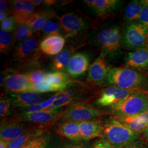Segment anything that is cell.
<instances>
[{"label":"cell","mask_w":148,"mask_h":148,"mask_svg":"<svg viewBox=\"0 0 148 148\" xmlns=\"http://www.w3.org/2000/svg\"><path fill=\"white\" fill-rule=\"evenodd\" d=\"M32 1V3L34 4V5H35V7L40 5L43 2V1H41V0H37V1L36 0V1Z\"/></svg>","instance_id":"obj_46"},{"label":"cell","mask_w":148,"mask_h":148,"mask_svg":"<svg viewBox=\"0 0 148 148\" xmlns=\"http://www.w3.org/2000/svg\"><path fill=\"white\" fill-rule=\"evenodd\" d=\"M85 3L100 16H106L116 10L122 3L117 0H86Z\"/></svg>","instance_id":"obj_19"},{"label":"cell","mask_w":148,"mask_h":148,"mask_svg":"<svg viewBox=\"0 0 148 148\" xmlns=\"http://www.w3.org/2000/svg\"><path fill=\"white\" fill-rule=\"evenodd\" d=\"M102 111L86 103H76L72 104L63 116L64 121L82 122L95 120L100 116Z\"/></svg>","instance_id":"obj_6"},{"label":"cell","mask_w":148,"mask_h":148,"mask_svg":"<svg viewBox=\"0 0 148 148\" xmlns=\"http://www.w3.org/2000/svg\"><path fill=\"white\" fill-rule=\"evenodd\" d=\"M66 148H85V147L79 144H74V145H69Z\"/></svg>","instance_id":"obj_45"},{"label":"cell","mask_w":148,"mask_h":148,"mask_svg":"<svg viewBox=\"0 0 148 148\" xmlns=\"http://www.w3.org/2000/svg\"><path fill=\"white\" fill-rule=\"evenodd\" d=\"M17 23L13 16L7 17L1 23V29L7 32H13L16 30L17 26Z\"/></svg>","instance_id":"obj_35"},{"label":"cell","mask_w":148,"mask_h":148,"mask_svg":"<svg viewBox=\"0 0 148 148\" xmlns=\"http://www.w3.org/2000/svg\"><path fill=\"white\" fill-rule=\"evenodd\" d=\"M45 81L54 86L59 92L65 90L71 82L69 75L62 71L47 73Z\"/></svg>","instance_id":"obj_23"},{"label":"cell","mask_w":148,"mask_h":148,"mask_svg":"<svg viewBox=\"0 0 148 148\" xmlns=\"http://www.w3.org/2000/svg\"><path fill=\"white\" fill-rule=\"evenodd\" d=\"M108 82L119 88L131 90L141 86L145 81V76L137 71L127 68L116 67L110 69Z\"/></svg>","instance_id":"obj_2"},{"label":"cell","mask_w":148,"mask_h":148,"mask_svg":"<svg viewBox=\"0 0 148 148\" xmlns=\"http://www.w3.org/2000/svg\"><path fill=\"white\" fill-rule=\"evenodd\" d=\"M82 139L88 140L103 136V126L97 120L79 122Z\"/></svg>","instance_id":"obj_20"},{"label":"cell","mask_w":148,"mask_h":148,"mask_svg":"<svg viewBox=\"0 0 148 148\" xmlns=\"http://www.w3.org/2000/svg\"><path fill=\"white\" fill-rule=\"evenodd\" d=\"M143 5L139 1H131L126 7L123 12V20L126 23L138 21L142 10Z\"/></svg>","instance_id":"obj_26"},{"label":"cell","mask_w":148,"mask_h":148,"mask_svg":"<svg viewBox=\"0 0 148 148\" xmlns=\"http://www.w3.org/2000/svg\"><path fill=\"white\" fill-rule=\"evenodd\" d=\"M8 13H4V12H1L0 13V21L1 22L4 21L7 17Z\"/></svg>","instance_id":"obj_43"},{"label":"cell","mask_w":148,"mask_h":148,"mask_svg":"<svg viewBox=\"0 0 148 148\" xmlns=\"http://www.w3.org/2000/svg\"><path fill=\"white\" fill-rule=\"evenodd\" d=\"M145 48L148 50V36L147 37V42H146V46H145Z\"/></svg>","instance_id":"obj_50"},{"label":"cell","mask_w":148,"mask_h":148,"mask_svg":"<svg viewBox=\"0 0 148 148\" xmlns=\"http://www.w3.org/2000/svg\"><path fill=\"white\" fill-rule=\"evenodd\" d=\"M126 127L134 132H144L148 127V112L130 115L117 116L114 117Z\"/></svg>","instance_id":"obj_15"},{"label":"cell","mask_w":148,"mask_h":148,"mask_svg":"<svg viewBox=\"0 0 148 148\" xmlns=\"http://www.w3.org/2000/svg\"><path fill=\"white\" fill-rule=\"evenodd\" d=\"M34 30L28 24H23L18 25L14 35L16 41L18 44L24 42L32 38L34 35Z\"/></svg>","instance_id":"obj_30"},{"label":"cell","mask_w":148,"mask_h":148,"mask_svg":"<svg viewBox=\"0 0 148 148\" xmlns=\"http://www.w3.org/2000/svg\"><path fill=\"white\" fill-rule=\"evenodd\" d=\"M48 140V136L42 135L34 138L21 148H46Z\"/></svg>","instance_id":"obj_32"},{"label":"cell","mask_w":148,"mask_h":148,"mask_svg":"<svg viewBox=\"0 0 148 148\" xmlns=\"http://www.w3.org/2000/svg\"><path fill=\"white\" fill-rule=\"evenodd\" d=\"M126 68L134 70L148 69V50L146 48L127 53L125 59Z\"/></svg>","instance_id":"obj_14"},{"label":"cell","mask_w":148,"mask_h":148,"mask_svg":"<svg viewBox=\"0 0 148 148\" xmlns=\"http://www.w3.org/2000/svg\"><path fill=\"white\" fill-rule=\"evenodd\" d=\"M138 21L144 27H145L148 29V7L143 6L142 7V12L140 17L138 19Z\"/></svg>","instance_id":"obj_36"},{"label":"cell","mask_w":148,"mask_h":148,"mask_svg":"<svg viewBox=\"0 0 148 148\" xmlns=\"http://www.w3.org/2000/svg\"><path fill=\"white\" fill-rule=\"evenodd\" d=\"M140 2L142 5L148 7V0H142V1H140Z\"/></svg>","instance_id":"obj_48"},{"label":"cell","mask_w":148,"mask_h":148,"mask_svg":"<svg viewBox=\"0 0 148 148\" xmlns=\"http://www.w3.org/2000/svg\"><path fill=\"white\" fill-rule=\"evenodd\" d=\"M5 79V76L4 75V73L1 72V76H0V85H1V87L3 86L4 85Z\"/></svg>","instance_id":"obj_42"},{"label":"cell","mask_w":148,"mask_h":148,"mask_svg":"<svg viewBox=\"0 0 148 148\" xmlns=\"http://www.w3.org/2000/svg\"><path fill=\"white\" fill-rule=\"evenodd\" d=\"M46 74L42 70H36L27 73V75L32 85H38L45 81Z\"/></svg>","instance_id":"obj_31"},{"label":"cell","mask_w":148,"mask_h":148,"mask_svg":"<svg viewBox=\"0 0 148 148\" xmlns=\"http://www.w3.org/2000/svg\"><path fill=\"white\" fill-rule=\"evenodd\" d=\"M65 42L64 37L60 35H48L40 42L39 48L47 55H57L62 51Z\"/></svg>","instance_id":"obj_18"},{"label":"cell","mask_w":148,"mask_h":148,"mask_svg":"<svg viewBox=\"0 0 148 148\" xmlns=\"http://www.w3.org/2000/svg\"><path fill=\"white\" fill-rule=\"evenodd\" d=\"M16 39L14 35L9 32L2 29L0 30V52L1 53L8 54L13 47Z\"/></svg>","instance_id":"obj_29"},{"label":"cell","mask_w":148,"mask_h":148,"mask_svg":"<svg viewBox=\"0 0 148 148\" xmlns=\"http://www.w3.org/2000/svg\"><path fill=\"white\" fill-rule=\"evenodd\" d=\"M62 29L59 24L56 21H48L43 28L42 33L45 35H60V32Z\"/></svg>","instance_id":"obj_33"},{"label":"cell","mask_w":148,"mask_h":148,"mask_svg":"<svg viewBox=\"0 0 148 148\" xmlns=\"http://www.w3.org/2000/svg\"><path fill=\"white\" fill-rule=\"evenodd\" d=\"M37 127H27L24 123L12 122L1 127V140L8 143Z\"/></svg>","instance_id":"obj_13"},{"label":"cell","mask_w":148,"mask_h":148,"mask_svg":"<svg viewBox=\"0 0 148 148\" xmlns=\"http://www.w3.org/2000/svg\"><path fill=\"white\" fill-rule=\"evenodd\" d=\"M147 112H148V104H147Z\"/></svg>","instance_id":"obj_51"},{"label":"cell","mask_w":148,"mask_h":148,"mask_svg":"<svg viewBox=\"0 0 148 148\" xmlns=\"http://www.w3.org/2000/svg\"><path fill=\"white\" fill-rule=\"evenodd\" d=\"M93 148H114L104 139H101L95 143Z\"/></svg>","instance_id":"obj_38"},{"label":"cell","mask_w":148,"mask_h":148,"mask_svg":"<svg viewBox=\"0 0 148 148\" xmlns=\"http://www.w3.org/2000/svg\"><path fill=\"white\" fill-rule=\"evenodd\" d=\"M134 92L132 90H124L116 87H111L104 90L95 105L108 106H114L123 101Z\"/></svg>","instance_id":"obj_10"},{"label":"cell","mask_w":148,"mask_h":148,"mask_svg":"<svg viewBox=\"0 0 148 148\" xmlns=\"http://www.w3.org/2000/svg\"><path fill=\"white\" fill-rule=\"evenodd\" d=\"M43 2L45 4L48 5H52L53 4H55L56 2L55 1H44Z\"/></svg>","instance_id":"obj_47"},{"label":"cell","mask_w":148,"mask_h":148,"mask_svg":"<svg viewBox=\"0 0 148 148\" xmlns=\"http://www.w3.org/2000/svg\"><path fill=\"white\" fill-rule=\"evenodd\" d=\"M57 95H58V93H56L55 95L52 96V97H51L49 99H48L47 101H43L41 102V106H42L43 110L46 109L48 106L53 104L54 101H56V99L57 98Z\"/></svg>","instance_id":"obj_39"},{"label":"cell","mask_w":148,"mask_h":148,"mask_svg":"<svg viewBox=\"0 0 148 148\" xmlns=\"http://www.w3.org/2000/svg\"><path fill=\"white\" fill-rule=\"evenodd\" d=\"M30 85L27 74L12 73L5 76L4 86L12 92L19 93L29 92Z\"/></svg>","instance_id":"obj_16"},{"label":"cell","mask_w":148,"mask_h":148,"mask_svg":"<svg viewBox=\"0 0 148 148\" xmlns=\"http://www.w3.org/2000/svg\"><path fill=\"white\" fill-rule=\"evenodd\" d=\"M66 111L43 110L34 112H23L21 117L25 121L37 125V127L44 130L48 126H52L60 117L64 116Z\"/></svg>","instance_id":"obj_7"},{"label":"cell","mask_w":148,"mask_h":148,"mask_svg":"<svg viewBox=\"0 0 148 148\" xmlns=\"http://www.w3.org/2000/svg\"><path fill=\"white\" fill-rule=\"evenodd\" d=\"M12 100L5 97H1L0 101V116L1 118L7 116L10 112Z\"/></svg>","instance_id":"obj_34"},{"label":"cell","mask_w":148,"mask_h":148,"mask_svg":"<svg viewBox=\"0 0 148 148\" xmlns=\"http://www.w3.org/2000/svg\"><path fill=\"white\" fill-rule=\"evenodd\" d=\"M57 132L59 135L69 139L78 141L82 139L80 133L79 122L64 121L58 127Z\"/></svg>","instance_id":"obj_22"},{"label":"cell","mask_w":148,"mask_h":148,"mask_svg":"<svg viewBox=\"0 0 148 148\" xmlns=\"http://www.w3.org/2000/svg\"><path fill=\"white\" fill-rule=\"evenodd\" d=\"M73 50L66 48L56 56L52 63V69L55 71H62L67 68L72 57Z\"/></svg>","instance_id":"obj_27"},{"label":"cell","mask_w":148,"mask_h":148,"mask_svg":"<svg viewBox=\"0 0 148 148\" xmlns=\"http://www.w3.org/2000/svg\"><path fill=\"white\" fill-rule=\"evenodd\" d=\"M109 69L106 54L102 52L89 68L87 81L94 84H100L107 79Z\"/></svg>","instance_id":"obj_9"},{"label":"cell","mask_w":148,"mask_h":148,"mask_svg":"<svg viewBox=\"0 0 148 148\" xmlns=\"http://www.w3.org/2000/svg\"><path fill=\"white\" fill-rule=\"evenodd\" d=\"M8 10V2L6 1L1 0L0 1V11L1 12L7 13Z\"/></svg>","instance_id":"obj_41"},{"label":"cell","mask_w":148,"mask_h":148,"mask_svg":"<svg viewBox=\"0 0 148 148\" xmlns=\"http://www.w3.org/2000/svg\"><path fill=\"white\" fill-rule=\"evenodd\" d=\"M44 130L36 128L8 143L7 148H21L35 138L42 136Z\"/></svg>","instance_id":"obj_25"},{"label":"cell","mask_w":148,"mask_h":148,"mask_svg":"<svg viewBox=\"0 0 148 148\" xmlns=\"http://www.w3.org/2000/svg\"><path fill=\"white\" fill-rule=\"evenodd\" d=\"M97 41L103 52L110 54H116L121 46V33L120 28L112 26L104 29L99 32Z\"/></svg>","instance_id":"obj_5"},{"label":"cell","mask_w":148,"mask_h":148,"mask_svg":"<svg viewBox=\"0 0 148 148\" xmlns=\"http://www.w3.org/2000/svg\"><path fill=\"white\" fill-rule=\"evenodd\" d=\"M144 134L145 137L148 141V127L144 131Z\"/></svg>","instance_id":"obj_49"},{"label":"cell","mask_w":148,"mask_h":148,"mask_svg":"<svg viewBox=\"0 0 148 148\" xmlns=\"http://www.w3.org/2000/svg\"><path fill=\"white\" fill-rule=\"evenodd\" d=\"M148 95L134 92L126 98L111 106L117 116H130L147 112Z\"/></svg>","instance_id":"obj_4"},{"label":"cell","mask_w":148,"mask_h":148,"mask_svg":"<svg viewBox=\"0 0 148 148\" xmlns=\"http://www.w3.org/2000/svg\"><path fill=\"white\" fill-rule=\"evenodd\" d=\"M148 36V29L138 21L128 23L122 32V46L133 51L145 48Z\"/></svg>","instance_id":"obj_3"},{"label":"cell","mask_w":148,"mask_h":148,"mask_svg":"<svg viewBox=\"0 0 148 148\" xmlns=\"http://www.w3.org/2000/svg\"><path fill=\"white\" fill-rule=\"evenodd\" d=\"M8 143H6L5 141L1 140L0 141V148H7Z\"/></svg>","instance_id":"obj_44"},{"label":"cell","mask_w":148,"mask_h":148,"mask_svg":"<svg viewBox=\"0 0 148 148\" xmlns=\"http://www.w3.org/2000/svg\"><path fill=\"white\" fill-rule=\"evenodd\" d=\"M39 43V36L32 37L24 42L18 44L12 55L13 60L19 63H24L29 61V58L35 54Z\"/></svg>","instance_id":"obj_11"},{"label":"cell","mask_w":148,"mask_h":148,"mask_svg":"<svg viewBox=\"0 0 148 148\" xmlns=\"http://www.w3.org/2000/svg\"><path fill=\"white\" fill-rule=\"evenodd\" d=\"M12 4V16L17 24L28 23L35 13V6L32 1L17 0Z\"/></svg>","instance_id":"obj_12"},{"label":"cell","mask_w":148,"mask_h":148,"mask_svg":"<svg viewBox=\"0 0 148 148\" xmlns=\"http://www.w3.org/2000/svg\"><path fill=\"white\" fill-rule=\"evenodd\" d=\"M24 112H34L43 110L41 103L23 108Z\"/></svg>","instance_id":"obj_37"},{"label":"cell","mask_w":148,"mask_h":148,"mask_svg":"<svg viewBox=\"0 0 148 148\" xmlns=\"http://www.w3.org/2000/svg\"><path fill=\"white\" fill-rule=\"evenodd\" d=\"M90 58L88 56L84 53H76L70 59L66 70L70 76L77 77L85 74L88 69Z\"/></svg>","instance_id":"obj_17"},{"label":"cell","mask_w":148,"mask_h":148,"mask_svg":"<svg viewBox=\"0 0 148 148\" xmlns=\"http://www.w3.org/2000/svg\"><path fill=\"white\" fill-rule=\"evenodd\" d=\"M12 101L17 107L25 108L40 103L42 97L40 93L34 92H25L12 95Z\"/></svg>","instance_id":"obj_21"},{"label":"cell","mask_w":148,"mask_h":148,"mask_svg":"<svg viewBox=\"0 0 148 148\" xmlns=\"http://www.w3.org/2000/svg\"><path fill=\"white\" fill-rule=\"evenodd\" d=\"M123 148H146V147H144L143 143L141 142L136 140Z\"/></svg>","instance_id":"obj_40"},{"label":"cell","mask_w":148,"mask_h":148,"mask_svg":"<svg viewBox=\"0 0 148 148\" xmlns=\"http://www.w3.org/2000/svg\"><path fill=\"white\" fill-rule=\"evenodd\" d=\"M59 24L66 37H73L86 29V24L84 19L75 13H68L60 16Z\"/></svg>","instance_id":"obj_8"},{"label":"cell","mask_w":148,"mask_h":148,"mask_svg":"<svg viewBox=\"0 0 148 148\" xmlns=\"http://www.w3.org/2000/svg\"><path fill=\"white\" fill-rule=\"evenodd\" d=\"M55 13L52 11H40L35 12L28 24L32 27L34 32L42 30L49 20L55 16Z\"/></svg>","instance_id":"obj_24"},{"label":"cell","mask_w":148,"mask_h":148,"mask_svg":"<svg viewBox=\"0 0 148 148\" xmlns=\"http://www.w3.org/2000/svg\"><path fill=\"white\" fill-rule=\"evenodd\" d=\"M76 99V98L73 90H64L58 93L57 98L52 105L56 109H59L73 103Z\"/></svg>","instance_id":"obj_28"},{"label":"cell","mask_w":148,"mask_h":148,"mask_svg":"<svg viewBox=\"0 0 148 148\" xmlns=\"http://www.w3.org/2000/svg\"><path fill=\"white\" fill-rule=\"evenodd\" d=\"M139 136L115 118L106 121L103 126L104 139L114 148H124L136 141Z\"/></svg>","instance_id":"obj_1"}]
</instances>
